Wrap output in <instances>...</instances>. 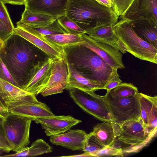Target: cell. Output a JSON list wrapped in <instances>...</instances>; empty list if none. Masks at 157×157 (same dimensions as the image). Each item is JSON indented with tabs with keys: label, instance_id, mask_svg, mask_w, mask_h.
Listing matches in <instances>:
<instances>
[{
	"label": "cell",
	"instance_id": "cell-1",
	"mask_svg": "<svg viewBox=\"0 0 157 157\" xmlns=\"http://www.w3.org/2000/svg\"><path fill=\"white\" fill-rule=\"evenodd\" d=\"M0 57L21 89L35 67L48 57L23 37L12 34L4 42Z\"/></svg>",
	"mask_w": 157,
	"mask_h": 157
},
{
	"label": "cell",
	"instance_id": "cell-2",
	"mask_svg": "<svg viewBox=\"0 0 157 157\" xmlns=\"http://www.w3.org/2000/svg\"><path fill=\"white\" fill-rule=\"evenodd\" d=\"M67 62L89 79L96 82L101 89L117 71L90 49L80 45L63 49Z\"/></svg>",
	"mask_w": 157,
	"mask_h": 157
},
{
	"label": "cell",
	"instance_id": "cell-3",
	"mask_svg": "<svg viewBox=\"0 0 157 157\" xmlns=\"http://www.w3.org/2000/svg\"><path fill=\"white\" fill-rule=\"evenodd\" d=\"M66 15L86 33L98 27L114 25L119 17L112 8L95 0H68Z\"/></svg>",
	"mask_w": 157,
	"mask_h": 157
},
{
	"label": "cell",
	"instance_id": "cell-4",
	"mask_svg": "<svg viewBox=\"0 0 157 157\" xmlns=\"http://www.w3.org/2000/svg\"><path fill=\"white\" fill-rule=\"evenodd\" d=\"M120 18L113 29L121 52H128L140 59L157 64V49L136 34L132 27L131 20Z\"/></svg>",
	"mask_w": 157,
	"mask_h": 157
},
{
	"label": "cell",
	"instance_id": "cell-5",
	"mask_svg": "<svg viewBox=\"0 0 157 157\" xmlns=\"http://www.w3.org/2000/svg\"><path fill=\"white\" fill-rule=\"evenodd\" d=\"M116 138L119 143L126 147L123 150V153L138 152L153 139L140 117L121 125L119 135Z\"/></svg>",
	"mask_w": 157,
	"mask_h": 157
},
{
	"label": "cell",
	"instance_id": "cell-6",
	"mask_svg": "<svg viewBox=\"0 0 157 157\" xmlns=\"http://www.w3.org/2000/svg\"><path fill=\"white\" fill-rule=\"evenodd\" d=\"M139 93L127 97L112 95L108 91L104 96L112 117V121L120 126L140 117Z\"/></svg>",
	"mask_w": 157,
	"mask_h": 157
},
{
	"label": "cell",
	"instance_id": "cell-7",
	"mask_svg": "<svg viewBox=\"0 0 157 157\" xmlns=\"http://www.w3.org/2000/svg\"><path fill=\"white\" fill-rule=\"evenodd\" d=\"M70 97L83 110L103 121H112L111 113L103 96L91 90H69Z\"/></svg>",
	"mask_w": 157,
	"mask_h": 157
},
{
	"label": "cell",
	"instance_id": "cell-8",
	"mask_svg": "<svg viewBox=\"0 0 157 157\" xmlns=\"http://www.w3.org/2000/svg\"><path fill=\"white\" fill-rule=\"evenodd\" d=\"M31 121L28 118L9 113L4 117L3 125L6 137L17 152L29 143Z\"/></svg>",
	"mask_w": 157,
	"mask_h": 157
},
{
	"label": "cell",
	"instance_id": "cell-9",
	"mask_svg": "<svg viewBox=\"0 0 157 157\" xmlns=\"http://www.w3.org/2000/svg\"><path fill=\"white\" fill-rule=\"evenodd\" d=\"M6 103L9 113L27 117L31 121L55 115L46 104L38 101L36 95L31 94L16 98Z\"/></svg>",
	"mask_w": 157,
	"mask_h": 157
},
{
	"label": "cell",
	"instance_id": "cell-10",
	"mask_svg": "<svg viewBox=\"0 0 157 157\" xmlns=\"http://www.w3.org/2000/svg\"><path fill=\"white\" fill-rule=\"evenodd\" d=\"M13 34L25 39L52 59H60L65 56L63 49L47 40L44 36L33 28L22 24H16Z\"/></svg>",
	"mask_w": 157,
	"mask_h": 157
},
{
	"label": "cell",
	"instance_id": "cell-11",
	"mask_svg": "<svg viewBox=\"0 0 157 157\" xmlns=\"http://www.w3.org/2000/svg\"><path fill=\"white\" fill-rule=\"evenodd\" d=\"M68 71L66 58L52 59L47 83L40 93L44 97L61 93L68 83Z\"/></svg>",
	"mask_w": 157,
	"mask_h": 157
},
{
	"label": "cell",
	"instance_id": "cell-12",
	"mask_svg": "<svg viewBox=\"0 0 157 157\" xmlns=\"http://www.w3.org/2000/svg\"><path fill=\"white\" fill-rule=\"evenodd\" d=\"M81 36L84 41L78 45L94 52L113 68L118 69L125 68L122 56L119 50L109 44L95 41L86 33Z\"/></svg>",
	"mask_w": 157,
	"mask_h": 157
},
{
	"label": "cell",
	"instance_id": "cell-13",
	"mask_svg": "<svg viewBox=\"0 0 157 157\" xmlns=\"http://www.w3.org/2000/svg\"><path fill=\"white\" fill-rule=\"evenodd\" d=\"M52 60V59L48 57L36 65L22 89L35 95L40 93L48 82Z\"/></svg>",
	"mask_w": 157,
	"mask_h": 157
},
{
	"label": "cell",
	"instance_id": "cell-14",
	"mask_svg": "<svg viewBox=\"0 0 157 157\" xmlns=\"http://www.w3.org/2000/svg\"><path fill=\"white\" fill-rule=\"evenodd\" d=\"M34 121L36 123L41 124L48 136L64 133L82 122L80 120L75 119L71 115H55L39 118Z\"/></svg>",
	"mask_w": 157,
	"mask_h": 157
},
{
	"label": "cell",
	"instance_id": "cell-15",
	"mask_svg": "<svg viewBox=\"0 0 157 157\" xmlns=\"http://www.w3.org/2000/svg\"><path fill=\"white\" fill-rule=\"evenodd\" d=\"M139 93L140 118L152 138L156 136L157 130V97Z\"/></svg>",
	"mask_w": 157,
	"mask_h": 157
},
{
	"label": "cell",
	"instance_id": "cell-16",
	"mask_svg": "<svg viewBox=\"0 0 157 157\" xmlns=\"http://www.w3.org/2000/svg\"><path fill=\"white\" fill-rule=\"evenodd\" d=\"M68 0H25V9L56 18L66 15Z\"/></svg>",
	"mask_w": 157,
	"mask_h": 157
},
{
	"label": "cell",
	"instance_id": "cell-17",
	"mask_svg": "<svg viewBox=\"0 0 157 157\" xmlns=\"http://www.w3.org/2000/svg\"><path fill=\"white\" fill-rule=\"evenodd\" d=\"M140 17L151 19L157 23V0H134L120 18L132 20Z\"/></svg>",
	"mask_w": 157,
	"mask_h": 157
},
{
	"label": "cell",
	"instance_id": "cell-18",
	"mask_svg": "<svg viewBox=\"0 0 157 157\" xmlns=\"http://www.w3.org/2000/svg\"><path fill=\"white\" fill-rule=\"evenodd\" d=\"M88 134L81 129L70 130L64 133L50 136V140L54 145L72 151L82 150Z\"/></svg>",
	"mask_w": 157,
	"mask_h": 157
},
{
	"label": "cell",
	"instance_id": "cell-19",
	"mask_svg": "<svg viewBox=\"0 0 157 157\" xmlns=\"http://www.w3.org/2000/svg\"><path fill=\"white\" fill-rule=\"evenodd\" d=\"M131 24L139 37L157 49V23L151 19L140 17L131 20Z\"/></svg>",
	"mask_w": 157,
	"mask_h": 157
},
{
	"label": "cell",
	"instance_id": "cell-20",
	"mask_svg": "<svg viewBox=\"0 0 157 157\" xmlns=\"http://www.w3.org/2000/svg\"><path fill=\"white\" fill-rule=\"evenodd\" d=\"M68 71L67 84L65 88L69 90L77 89L82 90H91L95 91L101 89L98 83L92 81L75 69L71 63L67 62Z\"/></svg>",
	"mask_w": 157,
	"mask_h": 157
},
{
	"label": "cell",
	"instance_id": "cell-21",
	"mask_svg": "<svg viewBox=\"0 0 157 157\" xmlns=\"http://www.w3.org/2000/svg\"><path fill=\"white\" fill-rule=\"evenodd\" d=\"M29 94H30L0 78V114L5 117L9 113L6 102Z\"/></svg>",
	"mask_w": 157,
	"mask_h": 157
},
{
	"label": "cell",
	"instance_id": "cell-22",
	"mask_svg": "<svg viewBox=\"0 0 157 157\" xmlns=\"http://www.w3.org/2000/svg\"><path fill=\"white\" fill-rule=\"evenodd\" d=\"M56 19L52 16L31 12L25 9L20 20L17 24L30 27L38 28L49 25Z\"/></svg>",
	"mask_w": 157,
	"mask_h": 157
},
{
	"label": "cell",
	"instance_id": "cell-23",
	"mask_svg": "<svg viewBox=\"0 0 157 157\" xmlns=\"http://www.w3.org/2000/svg\"><path fill=\"white\" fill-rule=\"evenodd\" d=\"M113 25L111 24L98 27L86 33L94 40L109 44L119 50L118 40L113 31Z\"/></svg>",
	"mask_w": 157,
	"mask_h": 157
},
{
	"label": "cell",
	"instance_id": "cell-24",
	"mask_svg": "<svg viewBox=\"0 0 157 157\" xmlns=\"http://www.w3.org/2000/svg\"><path fill=\"white\" fill-rule=\"evenodd\" d=\"M91 133L101 144L105 147L111 146L116 138L111 121H103L97 124Z\"/></svg>",
	"mask_w": 157,
	"mask_h": 157
},
{
	"label": "cell",
	"instance_id": "cell-25",
	"mask_svg": "<svg viewBox=\"0 0 157 157\" xmlns=\"http://www.w3.org/2000/svg\"><path fill=\"white\" fill-rule=\"evenodd\" d=\"M52 152L51 146L42 139L33 142L30 147H26L13 154L0 155V157L35 156Z\"/></svg>",
	"mask_w": 157,
	"mask_h": 157
},
{
	"label": "cell",
	"instance_id": "cell-26",
	"mask_svg": "<svg viewBox=\"0 0 157 157\" xmlns=\"http://www.w3.org/2000/svg\"><path fill=\"white\" fill-rule=\"evenodd\" d=\"M48 40L63 49L80 44L84 41L81 36L70 33L44 36Z\"/></svg>",
	"mask_w": 157,
	"mask_h": 157
},
{
	"label": "cell",
	"instance_id": "cell-27",
	"mask_svg": "<svg viewBox=\"0 0 157 157\" xmlns=\"http://www.w3.org/2000/svg\"><path fill=\"white\" fill-rule=\"evenodd\" d=\"M113 96L127 97L138 93V88L131 83H121L118 86L108 91Z\"/></svg>",
	"mask_w": 157,
	"mask_h": 157
},
{
	"label": "cell",
	"instance_id": "cell-28",
	"mask_svg": "<svg viewBox=\"0 0 157 157\" xmlns=\"http://www.w3.org/2000/svg\"><path fill=\"white\" fill-rule=\"evenodd\" d=\"M58 21L67 33L81 36L86 31L71 20L66 15L56 18Z\"/></svg>",
	"mask_w": 157,
	"mask_h": 157
},
{
	"label": "cell",
	"instance_id": "cell-29",
	"mask_svg": "<svg viewBox=\"0 0 157 157\" xmlns=\"http://www.w3.org/2000/svg\"><path fill=\"white\" fill-rule=\"evenodd\" d=\"M33 28L44 36L67 33L57 19L47 25L38 28Z\"/></svg>",
	"mask_w": 157,
	"mask_h": 157
},
{
	"label": "cell",
	"instance_id": "cell-30",
	"mask_svg": "<svg viewBox=\"0 0 157 157\" xmlns=\"http://www.w3.org/2000/svg\"><path fill=\"white\" fill-rule=\"evenodd\" d=\"M105 147L96 139L90 132L88 134L84 147L82 150L89 154L90 157H92L93 154Z\"/></svg>",
	"mask_w": 157,
	"mask_h": 157
},
{
	"label": "cell",
	"instance_id": "cell-31",
	"mask_svg": "<svg viewBox=\"0 0 157 157\" xmlns=\"http://www.w3.org/2000/svg\"><path fill=\"white\" fill-rule=\"evenodd\" d=\"M124 153L121 147H105L96 152L92 155V157H105L115 156L122 157Z\"/></svg>",
	"mask_w": 157,
	"mask_h": 157
},
{
	"label": "cell",
	"instance_id": "cell-32",
	"mask_svg": "<svg viewBox=\"0 0 157 157\" xmlns=\"http://www.w3.org/2000/svg\"><path fill=\"white\" fill-rule=\"evenodd\" d=\"M134 0H114L112 9L118 16L123 15L130 6Z\"/></svg>",
	"mask_w": 157,
	"mask_h": 157
},
{
	"label": "cell",
	"instance_id": "cell-33",
	"mask_svg": "<svg viewBox=\"0 0 157 157\" xmlns=\"http://www.w3.org/2000/svg\"><path fill=\"white\" fill-rule=\"evenodd\" d=\"M4 117L0 114V148L4 152L8 153L12 151L13 147L7 139L3 128V123Z\"/></svg>",
	"mask_w": 157,
	"mask_h": 157
},
{
	"label": "cell",
	"instance_id": "cell-34",
	"mask_svg": "<svg viewBox=\"0 0 157 157\" xmlns=\"http://www.w3.org/2000/svg\"><path fill=\"white\" fill-rule=\"evenodd\" d=\"M5 4L0 0V21L13 31L15 28Z\"/></svg>",
	"mask_w": 157,
	"mask_h": 157
},
{
	"label": "cell",
	"instance_id": "cell-35",
	"mask_svg": "<svg viewBox=\"0 0 157 157\" xmlns=\"http://www.w3.org/2000/svg\"><path fill=\"white\" fill-rule=\"evenodd\" d=\"M0 78L13 85L20 88L19 85L12 76L2 61L0 57Z\"/></svg>",
	"mask_w": 157,
	"mask_h": 157
},
{
	"label": "cell",
	"instance_id": "cell-36",
	"mask_svg": "<svg viewBox=\"0 0 157 157\" xmlns=\"http://www.w3.org/2000/svg\"><path fill=\"white\" fill-rule=\"evenodd\" d=\"M13 31L0 21V38L4 42L12 34Z\"/></svg>",
	"mask_w": 157,
	"mask_h": 157
},
{
	"label": "cell",
	"instance_id": "cell-37",
	"mask_svg": "<svg viewBox=\"0 0 157 157\" xmlns=\"http://www.w3.org/2000/svg\"><path fill=\"white\" fill-rule=\"evenodd\" d=\"M122 82V81L120 78L117 71L112 79L104 87L103 89L106 90L107 91H109L118 86Z\"/></svg>",
	"mask_w": 157,
	"mask_h": 157
},
{
	"label": "cell",
	"instance_id": "cell-38",
	"mask_svg": "<svg viewBox=\"0 0 157 157\" xmlns=\"http://www.w3.org/2000/svg\"><path fill=\"white\" fill-rule=\"evenodd\" d=\"M5 4H9L14 5H24L25 0H1Z\"/></svg>",
	"mask_w": 157,
	"mask_h": 157
},
{
	"label": "cell",
	"instance_id": "cell-39",
	"mask_svg": "<svg viewBox=\"0 0 157 157\" xmlns=\"http://www.w3.org/2000/svg\"><path fill=\"white\" fill-rule=\"evenodd\" d=\"M99 3L109 8L112 7L114 0H95Z\"/></svg>",
	"mask_w": 157,
	"mask_h": 157
},
{
	"label": "cell",
	"instance_id": "cell-40",
	"mask_svg": "<svg viewBox=\"0 0 157 157\" xmlns=\"http://www.w3.org/2000/svg\"><path fill=\"white\" fill-rule=\"evenodd\" d=\"M4 44V42L0 38V52L3 48Z\"/></svg>",
	"mask_w": 157,
	"mask_h": 157
},
{
	"label": "cell",
	"instance_id": "cell-41",
	"mask_svg": "<svg viewBox=\"0 0 157 157\" xmlns=\"http://www.w3.org/2000/svg\"><path fill=\"white\" fill-rule=\"evenodd\" d=\"M3 152H4L3 150L0 148V155L2 154Z\"/></svg>",
	"mask_w": 157,
	"mask_h": 157
}]
</instances>
